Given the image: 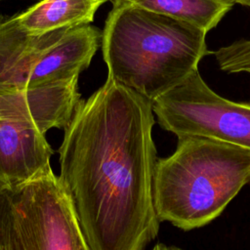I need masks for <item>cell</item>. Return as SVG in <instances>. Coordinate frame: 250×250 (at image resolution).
Masks as SVG:
<instances>
[{"instance_id": "cell-2", "label": "cell", "mask_w": 250, "mask_h": 250, "mask_svg": "<svg viewBox=\"0 0 250 250\" xmlns=\"http://www.w3.org/2000/svg\"><path fill=\"white\" fill-rule=\"evenodd\" d=\"M206 34L128 1H113L101 44L107 77L153 102L198 69L209 53Z\"/></svg>"}, {"instance_id": "cell-7", "label": "cell", "mask_w": 250, "mask_h": 250, "mask_svg": "<svg viewBox=\"0 0 250 250\" xmlns=\"http://www.w3.org/2000/svg\"><path fill=\"white\" fill-rule=\"evenodd\" d=\"M66 29L30 34L16 15H0V89L34 87L43 56Z\"/></svg>"}, {"instance_id": "cell-12", "label": "cell", "mask_w": 250, "mask_h": 250, "mask_svg": "<svg viewBox=\"0 0 250 250\" xmlns=\"http://www.w3.org/2000/svg\"><path fill=\"white\" fill-rule=\"evenodd\" d=\"M0 250H22L10 188L0 187Z\"/></svg>"}, {"instance_id": "cell-4", "label": "cell", "mask_w": 250, "mask_h": 250, "mask_svg": "<svg viewBox=\"0 0 250 250\" xmlns=\"http://www.w3.org/2000/svg\"><path fill=\"white\" fill-rule=\"evenodd\" d=\"M158 124L177 137L197 135L250 152V102H233L214 92L198 69L152 102Z\"/></svg>"}, {"instance_id": "cell-3", "label": "cell", "mask_w": 250, "mask_h": 250, "mask_svg": "<svg viewBox=\"0 0 250 250\" xmlns=\"http://www.w3.org/2000/svg\"><path fill=\"white\" fill-rule=\"evenodd\" d=\"M249 183L248 150L213 138L180 136L175 151L155 164V212L160 222L183 230L201 228Z\"/></svg>"}, {"instance_id": "cell-1", "label": "cell", "mask_w": 250, "mask_h": 250, "mask_svg": "<svg viewBox=\"0 0 250 250\" xmlns=\"http://www.w3.org/2000/svg\"><path fill=\"white\" fill-rule=\"evenodd\" d=\"M152 102L108 78L81 100L59 148V180L90 250H144L160 221Z\"/></svg>"}, {"instance_id": "cell-10", "label": "cell", "mask_w": 250, "mask_h": 250, "mask_svg": "<svg viewBox=\"0 0 250 250\" xmlns=\"http://www.w3.org/2000/svg\"><path fill=\"white\" fill-rule=\"evenodd\" d=\"M141 8L171 17L206 33L232 9L231 0H127ZM113 2V1H112Z\"/></svg>"}, {"instance_id": "cell-6", "label": "cell", "mask_w": 250, "mask_h": 250, "mask_svg": "<svg viewBox=\"0 0 250 250\" xmlns=\"http://www.w3.org/2000/svg\"><path fill=\"white\" fill-rule=\"evenodd\" d=\"M81 101L78 76L34 87L0 89V119L36 127L42 133L64 129Z\"/></svg>"}, {"instance_id": "cell-5", "label": "cell", "mask_w": 250, "mask_h": 250, "mask_svg": "<svg viewBox=\"0 0 250 250\" xmlns=\"http://www.w3.org/2000/svg\"><path fill=\"white\" fill-rule=\"evenodd\" d=\"M10 192L22 250H90L69 197L51 167Z\"/></svg>"}, {"instance_id": "cell-15", "label": "cell", "mask_w": 250, "mask_h": 250, "mask_svg": "<svg viewBox=\"0 0 250 250\" xmlns=\"http://www.w3.org/2000/svg\"><path fill=\"white\" fill-rule=\"evenodd\" d=\"M110 1L112 2V1H117V0H110ZM122 1H127V0H122Z\"/></svg>"}, {"instance_id": "cell-13", "label": "cell", "mask_w": 250, "mask_h": 250, "mask_svg": "<svg viewBox=\"0 0 250 250\" xmlns=\"http://www.w3.org/2000/svg\"><path fill=\"white\" fill-rule=\"evenodd\" d=\"M152 250H183V249L176 247V246H169V245H165L163 243H158L152 248Z\"/></svg>"}, {"instance_id": "cell-14", "label": "cell", "mask_w": 250, "mask_h": 250, "mask_svg": "<svg viewBox=\"0 0 250 250\" xmlns=\"http://www.w3.org/2000/svg\"><path fill=\"white\" fill-rule=\"evenodd\" d=\"M235 4H239L245 7H250V0H231Z\"/></svg>"}, {"instance_id": "cell-8", "label": "cell", "mask_w": 250, "mask_h": 250, "mask_svg": "<svg viewBox=\"0 0 250 250\" xmlns=\"http://www.w3.org/2000/svg\"><path fill=\"white\" fill-rule=\"evenodd\" d=\"M45 134L28 124L0 119V187L13 188L51 167Z\"/></svg>"}, {"instance_id": "cell-11", "label": "cell", "mask_w": 250, "mask_h": 250, "mask_svg": "<svg viewBox=\"0 0 250 250\" xmlns=\"http://www.w3.org/2000/svg\"><path fill=\"white\" fill-rule=\"evenodd\" d=\"M221 70L227 73H250V39H239L214 52Z\"/></svg>"}, {"instance_id": "cell-9", "label": "cell", "mask_w": 250, "mask_h": 250, "mask_svg": "<svg viewBox=\"0 0 250 250\" xmlns=\"http://www.w3.org/2000/svg\"><path fill=\"white\" fill-rule=\"evenodd\" d=\"M106 0H41L16 15L20 26L40 35L59 29L90 24Z\"/></svg>"}]
</instances>
